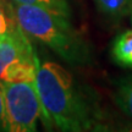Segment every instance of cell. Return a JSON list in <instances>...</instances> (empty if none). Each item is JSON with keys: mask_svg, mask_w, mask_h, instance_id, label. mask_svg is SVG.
Listing matches in <instances>:
<instances>
[{"mask_svg": "<svg viewBox=\"0 0 132 132\" xmlns=\"http://www.w3.org/2000/svg\"><path fill=\"white\" fill-rule=\"evenodd\" d=\"M36 87L45 126L60 131H105L106 115L95 93L54 61H38Z\"/></svg>", "mask_w": 132, "mask_h": 132, "instance_id": "obj_1", "label": "cell"}, {"mask_svg": "<svg viewBox=\"0 0 132 132\" xmlns=\"http://www.w3.org/2000/svg\"><path fill=\"white\" fill-rule=\"evenodd\" d=\"M19 26L28 37L43 43L72 66H87L93 61L89 43L71 24L69 16L34 5L12 3Z\"/></svg>", "mask_w": 132, "mask_h": 132, "instance_id": "obj_2", "label": "cell"}, {"mask_svg": "<svg viewBox=\"0 0 132 132\" xmlns=\"http://www.w3.org/2000/svg\"><path fill=\"white\" fill-rule=\"evenodd\" d=\"M5 115L10 132H33L42 119L43 108L36 82H1Z\"/></svg>", "mask_w": 132, "mask_h": 132, "instance_id": "obj_3", "label": "cell"}, {"mask_svg": "<svg viewBox=\"0 0 132 132\" xmlns=\"http://www.w3.org/2000/svg\"><path fill=\"white\" fill-rule=\"evenodd\" d=\"M37 64V55L22 29L0 38V82H36Z\"/></svg>", "mask_w": 132, "mask_h": 132, "instance_id": "obj_4", "label": "cell"}, {"mask_svg": "<svg viewBox=\"0 0 132 132\" xmlns=\"http://www.w3.org/2000/svg\"><path fill=\"white\" fill-rule=\"evenodd\" d=\"M111 56L116 64L132 69V29L119 34L114 39Z\"/></svg>", "mask_w": 132, "mask_h": 132, "instance_id": "obj_5", "label": "cell"}, {"mask_svg": "<svg viewBox=\"0 0 132 132\" xmlns=\"http://www.w3.org/2000/svg\"><path fill=\"white\" fill-rule=\"evenodd\" d=\"M114 100L119 109L127 118L132 119V73L118 82L114 92Z\"/></svg>", "mask_w": 132, "mask_h": 132, "instance_id": "obj_6", "label": "cell"}, {"mask_svg": "<svg viewBox=\"0 0 132 132\" xmlns=\"http://www.w3.org/2000/svg\"><path fill=\"white\" fill-rule=\"evenodd\" d=\"M99 12L109 19H121L132 12V0H93Z\"/></svg>", "mask_w": 132, "mask_h": 132, "instance_id": "obj_7", "label": "cell"}, {"mask_svg": "<svg viewBox=\"0 0 132 132\" xmlns=\"http://www.w3.org/2000/svg\"><path fill=\"white\" fill-rule=\"evenodd\" d=\"M19 29H21V27L19 26V22L16 20L12 6L9 11L7 7L0 0V38L12 34Z\"/></svg>", "mask_w": 132, "mask_h": 132, "instance_id": "obj_8", "label": "cell"}, {"mask_svg": "<svg viewBox=\"0 0 132 132\" xmlns=\"http://www.w3.org/2000/svg\"><path fill=\"white\" fill-rule=\"evenodd\" d=\"M11 3L40 6V7L52 10L65 16H70V6L67 0H11Z\"/></svg>", "mask_w": 132, "mask_h": 132, "instance_id": "obj_9", "label": "cell"}, {"mask_svg": "<svg viewBox=\"0 0 132 132\" xmlns=\"http://www.w3.org/2000/svg\"><path fill=\"white\" fill-rule=\"evenodd\" d=\"M9 131L7 122H6V115H5V99H4V88L3 83L0 82V132Z\"/></svg>", "mask_w": 132, "mask_h": 132, "instance_id": "obj_10", "label": "cell"}, {"mask_svg": "<svg viewBox=\"0 0 132 132\" xmlns=\"http://www.w3.org/2000/svg\"><path fill=\"white\" fill-rule=\"evenodd\" d=\"M131 22H132V12H131Z\"/></svg>", "mask_w": 132, "mask_h": 132, "instance_id": "obj_11", "label": "cell"}]
</instances>
